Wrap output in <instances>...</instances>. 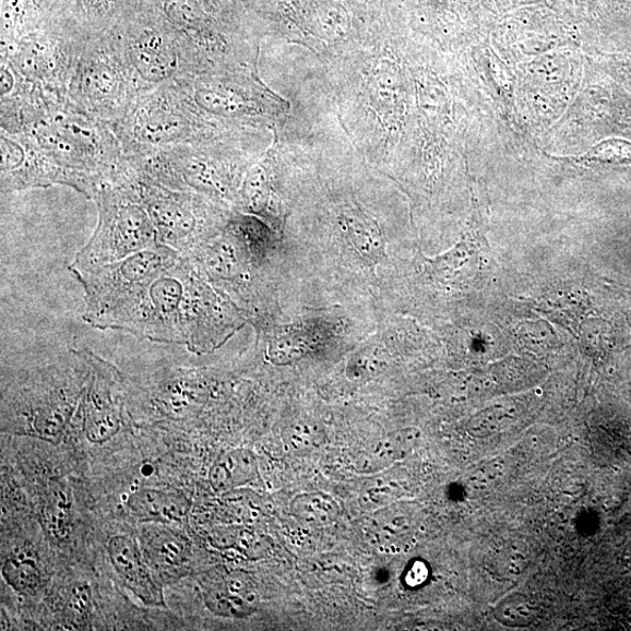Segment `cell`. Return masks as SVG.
I'll use <instances>...</instances> for the list:
<instances>
[{"instance_id":"1","label":"cell","mask_w":631,"mask_h":631,"mask_svg":"<svg viewBox=\"0 0 631 631\" xmlns=\"http://www.w3.org/2000/svg\"><path fill=\"white\" fill-rule=\"evenodd\" d=\"M237 324L235 313L214 293L195 263L181 254L138 288L102 330L186 345L189 352L202 355L222 344Z\"/></svg>"},{"instance_id":"2","label":"cell","mask_w":631,"mask_h":631,"mask_svg":"<svg viewBox=\"0 0 631 631\" xmlns=\"http://www.w3.org/2000/svg\"><path fill=\"white\" fill-rule=\"evenodd\" d=\"M2 130L25 138L70 172L78 182V192L88 199L130 168L112 129L78 107L69 95L44 94Z\"/></svg>"},{"instance_id":"3","label":"cell","mask_w":631,"mask_h":631,"mask_svg":"<svg viewBox=\"0 0 631 631\" xmlns=\"http://www.w3.org/2000/svg\"><path fill=\"white\" fill-rule=\"evenodd\" d=\"M109 127L127 157L213 140L219 129L177 85L141 93L123 118Z\"/></svg>"},{"instance_id":"4","label":"cell","mask_w":631,"mask_h":631,"mask_svg":"<svg viewBox=\"0 0 631 631\" xmlns=\"http://www.w3.org/2000/svg\"><path fill=\"white\" fill-rule=\"evenodd\" d=\"M105 182L93 199L98 221L87 245L69 270L95 267L127 259L159 246L156 227L129 178Z\"/></svg>"},{"instance_id":"5","label":"cell","mask_w":631,"mask_h":631,"mask_svg":"<svg viewBox=\"0 0 631 631\" xmlns=\"http://www.w3.org/2000/svg\"><path fill=\"white\" fill-rule=\"evenodd\" d=\"M214 139L192 144L159 148L127 157L131 168L151 177L158 184L201 194L214 203L239 201L242 182L240 168Z\"/></svg>"},{"instance_id":"6","label":"cell","mask_w":631,"mask_h":631,"mask_svg":"<svg viewBox=\"0 0 631 631\" xmlns=\"http://www.w3.org/2000/svg\"><path fill=\"white\" fill-rule=\"evenodd\" d=\"M155 14L139 10L109 31L140 94L198 74L177 33Z\"/></svg>"},{"instance_id":"7","label":"cell","mask_w":631,"mask_h":631,"mask_svg":"<svg viewBox=\"0 0 631 631\" xmlns=\"http://www.w3.org/2000/svg\"><path fill=\"white\" fill-rule=\"evenodd\" d=\"M68 95L108 126L120 121L135 103L139 88L109 32L83 40Z\"/></svg>"},{"instance_id":"8","label":"cell","mask_w":631,"mask_h":631,"mask_svg":"<svg viewBox=\"0 0 631 631\" xmlns=\"http://www.w3.org/2000/svg\"><path fill=\"white\" fill-rule=\"evenodd\" d=\"M85 38L69 23L51 21L19 39L2 43L0 64L8 66L33 88L68 95Z\"/></svg>"},{"instance_id":"9","label":"cell","mask_w":631,"mask_h":631,"mask_svg":"<svg viewBox=\"0 0 631 631\" xmlns=\"http://www.w3.org/2000/svg\"><path fill=\"white\" fill-rule=\"evenodd\" d=\"M129 178L151 215L160 245L191 257L215 236L221 217L211 199L163 187L131 166Z\"/></svg>"},{"instance_id":"10","label":"cell","mask_w":631,"mask_h":631,"mask_svg":"<svg viewBox=\"0 0 631 631\" xmlns=\"http://www.w3.org/2000/svg\"><path fill=\"white\" fill-rule=\"evenodd\" d=\"M180 255L175 249L159 245L112 263L70 270L85 291L83 321L99 329L144 282L169 267Z\"/></svg>"},{"instance_id":"11","label":"cell","mask_w":631,"mask_h":631,"mask_svg":"<svg viewBox=\"0 0 631 631\" xmlns=\"http://www.w3.org/2000/svg\"><path fill=\"white\" fill-rule=\"evenodd\" d=\"M205 118L218 122H252L262 118L259 88L249 79L218 72L197 74L177 83Z\"/></svg>"},{"instance_id":"12","label":"cell","mask_w":631,"mask_h":631,"mask_svg":"<svg viewBox=\"0 0 631 631\" xmlns=\"http://www.w3.org/2000/svg\"><path fill=\"white\" fill-rule=\"evenodd\" d=\"M2 192L66 186L78 191L75 178L25 138L0 131Z\"/></svg>"},{"instance_id":"13","label":"cell","mask_w":631,"mask_h":631,"mask_svg":"<svg viewBox=\"0 0 631 631\" xmlns=\"http://www.w3.org/2000/svg\"><path fill=\"white\" fill-rule=\"evenodd\" d=\"M91 376L82 404V427L87 440L103 444L120 433L123 425L118 381L111 365L90 352Z\"/></svg>"},{"instance_id":"14","label":"cell","mask_w":631,"mask_h":631,"mask_svg":"<svg viewBox=\"0 0 631 631\" xmlns=\"http://www.w3.org/2000/svg\"><path fill=\"white\" fill-rule=\"evenodd\" d=\"M108 556L124 587L147 607H165L162 586L147 563L141 545L132 537L119 535L108 543Z\"/></svg>"},{"instance_id":"15","label":"cell","mask_w":631,"mask_h":631,"mask_svg":"<svg viewBox=\"0 0 631 631\" xmlns=\"http://www.w3.org/2000/svg\"><path fill=\"white\" fill-rule=\"evenodd\" d=\"M68 384L45 391L35 404H32L26 422L33 436L45 441L58 442L68 430L82 406L87 390V388L76 390Z\"/></svg>"},{"instance_id":"16","label":"cell","mask_w":631,"mask_h":631,"mask_svg":"<svg viewBox=\"0 0 631 631\" xmlns=\"http://www.w3.org/2000/svg\"><path fill=\"white\" fill-rule=\"evenodd\" d=\"M166 523H145L141 533V549L151 567L178 569L184 567L191 553L189 539Z\"/></svg>"},{"instance_id":"17","label":"cell","mask_w":631,"mask_h":631,"mask_svg":"<svg viewBox=\"0 0 631 631\" xmlns=\"http://www.w3.org/2000/svg\"><path fill=\"white\" fill-rule=\"evenodd\" d=\"M127 508L143 523H181L186 520L189 503L181 495L143 488L130 495Z\"/></svg>"},{"instance_id":"18","label":"cell","mask_w":631,"mask_h":631,"mask_svg":"<svg viewBox=\"0 0 631 631\" xmlns=\"http://www.w3.org/2000/svg\"><path fill=\"white\" fill-rule=\"evenodd\" d=\"M259 476L255 455L245 448L225 453L214 462L209 479L215 492H227L251 484Z\"/></svg>"},{"instance_id":"19","label":"cell","mask_w":631,"mask_h":631,"mask_svg":"<svg viewBox=\"0 0 631 631\" xmlns=\"http://www.w3.org/2000/svg\"><path fill=\"white\" fill-rule=\"evenodd\" d=\"M41 522L46 534L56 541L70 537L73 523L71 491L62 480L49 484L43 500Z\"/></svg>"},{"instance_id":"20","label":"cell","mask_w":631,"mask_h":631,"mask_svg":"<svg viewBox=\"0 0 631 631\" xmlns=\"http://www.w3.org/2000/svg\"><path fill=\"white\" fill-rule=\"evenodd\" d=\"M2 571L8 585L23 595H35L43 586V564L29 547L14 550L5 559Z\"/></svg>"},{"instance_id":"21","label":"cell","mask_w":631,"mask_h":631,"mask_svg":"<svg viewBox=\"0 0 631 631\" xmlns=\"http://www.w3.org/2000/svg\"><path fill=\"white\" fill-rule=\"evenodd\" d=\"M293 516L303 525L323 528L334 525L341 516V508L324 492L298 495L290 504Z\"/></svg>"},{"instance_id":"22","label":"cell","mask_w":631,"mask_h":631,"mask_svg":"<svg viewBox=\"0 0 631 631\" xmlns=\"http://www.w3.org/2000/svg\"><path fill=\"white\" fill-rule=\"evenodd\" d=\"M204 603L215 616L230 619L251 617L258 608L225 583L207 588L204 593Z\"/></svg>"},{"instance_id":"23","label":"cell","mask_w":631,"mask_h":631,"mask_svg":"<svg viewBox=\"0 0 631 631\" xmlns=\"http://www.w3.org/2000/svg\"><path fill=\"white\" fill-rule=\"evenodd\" d=\"M586 165H627L631 164V141L607 139L593 145L583 155L568 158Z\"/></svg>"},{"instance_id":"24","label":"cell","mask_w":631,"mask_h":631,"mask_svg":"<svg viewBox=\"0 0 631 631\" xmlns=\"http://www.w3.org/2000/svg\"><path fill=\"white\" fill-rule=\"evenodd\" d=\"M495 617L509 627H525L537 618V607L527 596L513 594L496 607Z\"/></svg>"},{"instance_id":"25","label":"cell","mask_w":631,"mask_h":631,"mask_svg":"<svg viewBox=\"0 0 631 631\" xmlns=\"http://www.w3.org/2000/svg\"><path fill=\"white\" fill-rule=\"evenodd\" d=\"M66 608L69 609L72 617L85 619L92 608L91 587L86 584H76L72 587Z\"/></svg>"},{"instance_id":"26","label":"cell","mask_w":631,"mask_h":631,"mask_svg":"<svg viewBox=\"0 0 631 631\" xmlns=\"http://www.w3.org/2000/svg\"><path fill=\"white\" fill-rule=\"evenodd\" d=\"M428 578V569L422 561H417L412 564L406 574V584L409 587H417L425 583Z\"/></svg>"}]
</instances>
